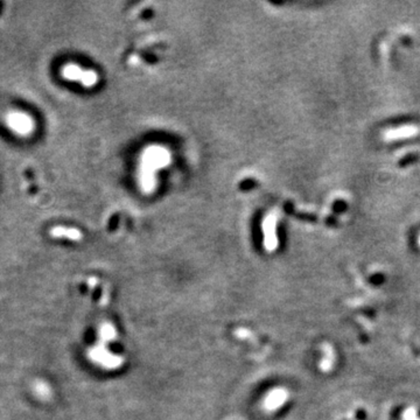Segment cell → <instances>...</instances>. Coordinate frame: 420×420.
<instances>
[{
    "mask_svg": "<svg viewBox=\"0 0 420 420\" xmlns=\"http://www.w3.org/2000/svg\"><path fill=\"white\" fill-rule=\"evenodd\" d=\"M172 161V154L167 147L150 145L141 153L138 165V182L141 192L151 194L156 188V174L167 167Z\"/></svg>",
    "mask_w": 420,
    "mask_h": 420,
    "instance_id": "6da1fadb",
    "label": "cell"
},
{
    "mask_svg": "<svg viewBox=\"0 0 420 420\" xmlns=\"http://www.w3.org/2000/svg\"><path fill=\"white\" fill-rule=\"evenodd\" d=\"M4 124L13 134L18 137H29L34 133L36 123L26 111L10 110L5 113Z\"/></svg>",
    "mask_w": 420,
    "mask_h": 420,
    "instance_id": "7a4b0ae2",
    "label": "cell"
},
{
    "mask_svg": "<svg viewBox=\"0 0 420 420\" xmlns=\"http://www.w3.org/2000/svg\"><path fill=\"white\" fill-rule=\"evenodd\" d=\"M61 76L69 82H78L84 88H93L98 83L97 72L83 69L76 63H67L61 68Z\"/></svg>",
    "mask_w": 420,
    "mask_h": 420,
    "instance_id": "3957f363",
    "label": "cell"
},
{
    "mask_svg": "<svg viewBox=\"0 0 420 420\" xmlns=\"http://www.w3.org/2000/svg\"><path fill=\"white\" fill-rule=\"evenodd\" d=\"M277 224H278V213L271 211L264 217L262 223L263 232H264V246L268 251H273L278 245L277 238Z\"/></svg>",
    "mask_w": 420,
    "mask_h": 420,
    "instance_id": "277c9868",
    "label": "cell"
},
{
    "mask_svg": "<svg viewBox=\"0 0 420 420\" xmlns=\"http://www.w3.org/2000/svg\"><path fill=\"white\" fill-rule=\"evenodd\" d=\"M419 133V128L413 124H405V125L397 126V128H392L386 130L383 134L385 141H397L404 140V139H409L415 137Z\"/></svg>",
    "mask_w": 420,
    "mask_h": 420,
    "instance_id": "5b68a950",
    "label": "cell"
},
{
    "mask_svg": "<svg viewBox=\"0 0 420 420\" xmlns=\"http://www.w3.org/2000/svg\"><path fill=\"white\" fill-rule=\"evenodd\" d=\"M49 234L54 238H67L70 241H78L82 237L80 230L75 228H67V226H54L50 229Z\"/></svg>",
    "mask_w": 420,
    "mask_h": 420,
    "instance_id": "8992f818",
    "label": "cell"
},
{
    "mask_svg": "<svg viewBox=\"0 0 420 420\" xmlns=\"http://www.w3.org/2000/svg\"><path fill=\"white\" fill-rule=\"evenodd\" d=\"M286 397V391H284V390H276V391H273L268 396V398L266 399V406L271 410L277 409V407H279L280 405L285 401Z\"/></svg>",
    "mask_w": 420,
    "mask_h": 420,
    "instance_id": "52a82bcc",
    "label": "cell"
},
{
    "mask_svg": "<svg viewBox=\"0 0 420 420\" xmlns=\"http://www.w3.org/2000/svg\"><path fill=\"white\" fill-rule=\"evenodd\" d=\"M418 244H419V246H420V235L418 236Z\"/></svg>",
    "mask_w": 420,
    "mask_h": 420,
    "instance_id": "ba28073f",
    "label": "cell"
}]
</instances>
